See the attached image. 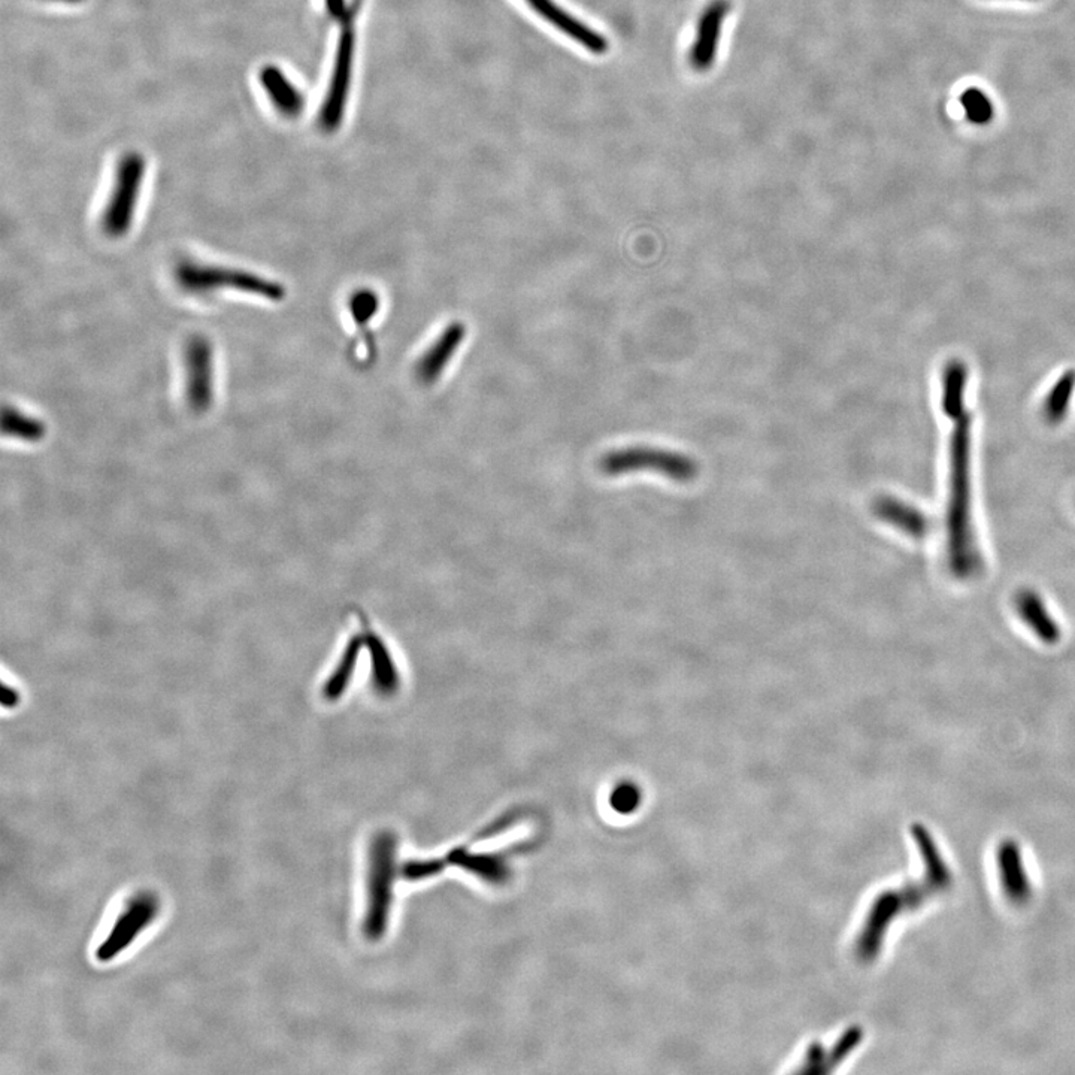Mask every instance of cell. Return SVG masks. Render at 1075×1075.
Masks as SVG:
<instances>
[{"label": "cell", "mask_w": 1075, "mask_h": 1075, "mask_svg": "<svg viewBox=\"0 0 1075 1075\" xmlns=\"http://www.w3.org/2000/svg\"><path fill=\"white\" fill-rule=\"evenodd\" d=\"M950 493L947 507V557L952 574L961 580L981 569L971 514V435L969 411L950 419Z\"/></svg>", "instance_id": "1"}, {"label": "cell", "mask_w": 1075, "mask_h": 1075, "mask_svg": "<svg viewBox=\"0 0 1075 1075\" xmlns=\"http://www.w3.org/2000/svg\"><path fill=\"white\" fill-rule=\"evenodd\" d=\"M174 277L183 292L195 296L232 290V292H241L245 295L256 296V298L280 302L286 298L287 293L283 284L260 277L254 272L207 265V263L193 262V260L178 263Z\"/></svg>", "instance_id": "2"}, {"label": "cell", "mask_w": 1075, "mask_h": 1075, "mask_svg": "<svg viewBox=\"0 0 1075 1075\" xmlns=\"http://www.w3.org/2000/svg\"><path fill=\"white\" fill-rule=\"evenodd\" d=\"M145 172L147 160L141 153L127 151L118 160L114 183L101 218L102 230L109 238H123L132 229Z\"/></svg>", "instance_id": "3"}, {"label": "cell", "mask_w": 1075, "mask_h": 1075, "mask_svg": "<svg viewBox=\"0 0 1075 1075\" xmlns=\"http://www.w3.org/2000/svg\"><path fill=\"white\" fill-rule=\"evenodd\" d=\"M601 469L611 477L629 472H657L681 484L690 483L699 474L698 462L692 457L656 447H626L610 451L602 457Z\"/></svg>", "instance_id": "4"}, {"label": "cell", "mask_w": 1075, "mask_h": 1075, "mask_svg": "<svg viewBox=\"0 0 1075 1075\" xmlns=\"http://www.w3.org/2000/svg\"><path fill=\"white\" fill-rule=\"evenodd\" d=\"M356 17L341 23V33L336 42L335 57L330 71L329 86L322 108L319 112V126L324 132L338 129L344 120L345 108L350 98L351 80H353L354 53H356Z\"/></svg>", "instance_id": "5"}, {"label": "cell", "mask_w": 1075, "mask_h": 1075, "mask_svg": "<svg viewBox=\"0 0 1075 1075\" xmlns=\"http://www.w3.org/2000/svg\"><path fill=\"white\" fill-rule=\"evenodd\" d=\"M157 913L159 902L151 893H139L130 899L124 910L118 914L107 937L99 944L95 953L96 959L99 962L114 961L154 922Z\"/></svg>", "instance_id": "6"}, {"label": "cell", "mask_w": 1075, "mask_h": 1075, "mask_svg": "<svg viewBox=\"0 0 1075 1075\" xmlns=\"http://www.w3.org/2000/svg\"><path fill=\"white\" fill-rule=\"evenodd\" d=\"M184 396L190 410L204 414L214 404V350L205 336L187 342L184 353Z\"/></svg>", "instance_id": "7"}, {"label": "cell", "mask_w": 1075, "mask_h": 1075, "mask_svg": "<svg viewBox=\"0 0 1075 1075\" xmlns=\"http://www.w3.org/2000/svg\"><path fill=\"white\" fill-rule=\"evenodd\" d=\"M542 21L563 33L566 38L593 54H604L608 50L604 35L587 26L580 18L572 15L568 9L560 6L556 0H523Z\"/></svg>", "instance_id": "8"}, {"label": "cell", "mask_w": 1075, "mask_h": 1075, "mask_svg": "<svg viewBox=\"0 0 1075 1075\" xmlns=\"http://www.w3.org/2000/svg\"><path fill=\"white\" fill-rule=\"evenodd\" d=\"M465 336V324L462 322L451 323L417 362V380L422 384H426V386L435 383L444 374L445 368H447L448 363L451 362L454 354L459 350Z\"/></svg>", "instance_id": "9"}, {"label": "cell", "mask_w": 1075, "mask_h": 1075, "mask_svg": "<svg viewBox=\"0 0 1075 1075\" xmlns=\"http://www.w3.org/2000/svg\"><path fill=\"white\" fill-rule=\"evenodd\" d=\"M726 14H728V3L725 0H717L713 5L708 6L707 11H704L699 20L696 39L690 51V62L699 71L710 68L716 60Z\"/></svg>", "instance_id": "10"}, {"label": "cell", "mask_w": 1075, "mask_h": 1075, "mask_svg": "<svg viewBox=\"0 0 1075 1075\" xmlns=\"http://www.w3.org/2000/svg\"><path fill=\"white\" fill-rule=\"evenodd\" d=\"M259 84L278 114L295 118L304 111L305 95L283 69L274 65L260 69Z\"/></svg>", "instance_id": "11"}, {"label": "cell", "mask_w": 1075, "mask_h": 1075, "mask_svg": "<svg viewBox=\"0 0 1075 1075\" xmlns=\"http://www.w3.org/2000/svg\"><path fill=\"white\" fill-rule=\"evenodd\" d=\"M874 513L878 519L889 523L893 528L899 529L910 537L920 539L928 534V517L922 511L899 499L881 496L875 501Z\"/></svg>", "instance_id": "12"}, {"label": "cell", "mask_w": 1075, "mask_h": 1075, "mask_svg": "<svg viewBox=\"0 0 1075 1075\" xmlns=\"http://www.w3.org/2000/svg\"><path fill=\"white\" fill-rule=\"evenodd\" d=\"M1017 611L1023 622L1035 632L1044 643H1056L1061 637L1058 623L1055 622L1044 602L1035 593H1020L1017 599Z\"/></svg>", "instance_id": "13"}, {"label": "cell", "mask_w": 1075, "mask_h": 1075, "mask_svg": "<svg viewBox=\"0 0 1075 1075\" xmlns=\"http://www.w3.org/2000/svg\"><path fill=\"white\" fill-rule=\"evenodd\" d=\"M968 369L962 360L947 363L941 378V410L949 419L965 411Z\"/></svg>", "instance_id": "14"}, {"label": "cell", "mask_w": 1075, "mask_h": 1075, "mask_svg": "<svg viewBox=\"0 0 1075 1075\" xmlns=\"http://www.w3.org/2000/svg\"><path fill=\"white\" fill-rule=\"evenodd\" d=\"M2 430L5 436L27 442L41 441L47 432L41 420L9 405L3 408Z\"/></svg>", "instance_id": "15"}, {"label": "cell", "mask_w": 1075, "mask_h": 1075, "mask_svg": "<svg viewBox=\"0 0 1075 1075\" xmlns=\"http://www.w3.org/2000/svg\"><path fill=\"white\" fill-rule=\"evenodd\" d=\"M1075 389V372L1068 371L1059 377L1055 386L1050 389L1046 401H1044V417L1052 425H1058L1064 420Z\"/></svg>", "instance_id": "16"}, {"label": "cell", "mask_w": 1075, "mask_h": 1075, "mask_svg": "<svg viewBox=\"0 0 1075 1075\" xmlns=\"http://www.w3.org/2000/svg\"><path fill=\"white\" fill-rule=\"evenodd\" d=\"M378 307H380V301H378L377 293L372 292V290H357V292L351 296V316H353L357 327H360V329H363V332H365L366 344H368L369 351L374 350V342H372L371 335H369L368 326L369 322L374 319L375 314L378 313Z\"/></svg>", "instance_id": "17"}, {"label": "cell", "mask_w": 1075, "mask_h": 1075, "mask_svg": "<svg viewBox=\"0 0 1075 1075\" xmlns=\"http://www.w3.org/2000/svg\"><path fill=\"white\" fill-rule=\"evenodd\" d=\"M961 105L968 120L971 123L978 124V126L989 124L993 120V115H995L993 102L990 101L989 96L983 90L977 89V87H971V89L962 93Z\"/></svg>", "instance_id": "18"}, {"label": "cell", "mask_w": 1075, "mask_h": 1075, "mask_svg": "<svg viewBox=\"0 0 1075 1075\" xmlns=\"http://www.w3.org/2000/svg\"><path fill=\"white\" fill-rule=\"evenodd\" d=\"M359 648V638L348 645L344 656H342L341 663H339L338 669H336L335 674L330 677V680L327 681L326 689H324V695L327 696V699H332L333 701V699L341 696L342 690H344L345 684L348 683V678H350L351 672H353Z\"/></svg>", "instance_id": "19"}, {"label": "cell", "mask_w": 1075, "mask_h": 1075, "mask_svg": "<svg viewBox=\"0 0 1075 1075\" xmlns=\"http://www.w3.org/2000/svg\"><path fill=\"white\" fill-rule=\"evenodd\" d=\"M638 801H640V793L637 787L629 786V784L617 787L613 795V805L622 813H628L632 808L637 807Z\"/></svg>", "instance_id": "20"}, {"label": "cell", "mask_w": 1075, "mask_h": 1075, "mask_svg": "<svg viewBox=\"0 0 1075 1075\" xmlns=\"http://www.w3.org/2000/svg\"><path fill=\"white\" fill-rule=\"evenodd\" d=\"M20 702V695L17 690L9 687L8 684H3L2 690V705L5 708H15Z\"/></svg>", "instance_id": "21"}, {"label": "cell", "mask_w": 1075, "mask_h": 1075, "mask_svg": "<svg viewBox=\"0 0 1075 1075\" xmlns=\"http://www.w3.org/2000/svg\"><path fill=\"white\" fill-rule=\"evenodd\" d=\"M51 2L71 3V5H74V3L84 2V0H51Z\"/></svg>", "instance_id": "22"}]
</instances>
